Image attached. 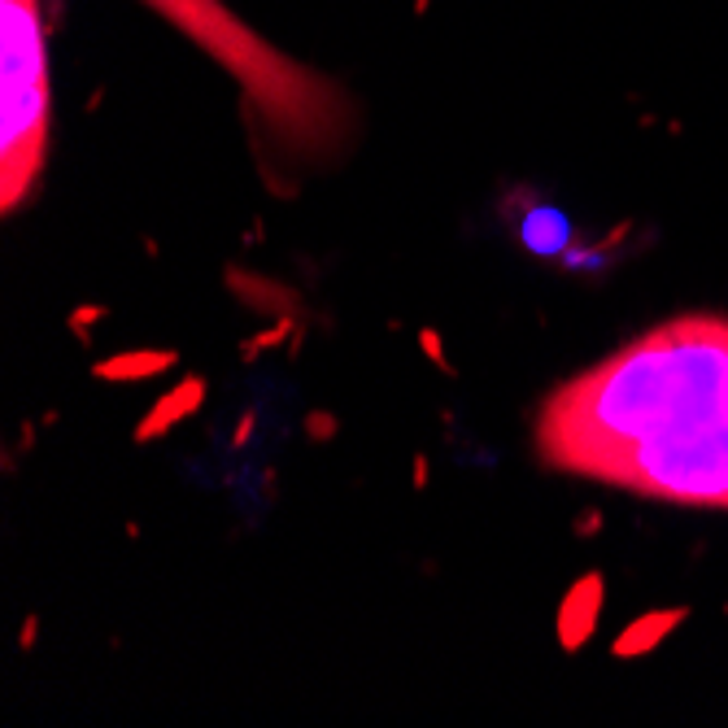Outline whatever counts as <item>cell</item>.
<instances>
[{
    "label": "cell",
    "mask_w": 728,
    "mask_h": 728,
    "mask_svg": "<svg viewBox=\"0 0 728 728\" xmlns=\"http://www.w3.org/2000/svg\"><path fill=\"white\" fill-rule=\"evenodd\" d=\"M179 36H188L244 97L275 153L297 162H331L357 136V110L349 92L258 36L223 0H145Z\"/></svg>",
    "instance_id": "2"
},
{
    "label": "cell",
    "mask_w": 728,
    "mask_h": 728,
    "mask_svg": "<svg viewBox=\"0 0 728 728\" xmlns=\"http://www.w3.org/2000/svg\"><path fill=\"white\" fill-rule=\"evenodd\" d=\"M0 58H5V105H0V205L14 214L49 158V53L40 0H0Z\"/></svg>",
    "instance_id": "3"
},
{
    "label": "cell",
    "mask_w": 728,
    "mask_h": 728,
    "mask_svg": "<svg viewBox=\"0 0 728 728\" xmlns=\"http://www.w3.org/2000/svg\"><path fill=\"white\" fill-rule=\"evenodd\" d=\"M541 463L667 506L728 511V323L671 318L550 393Z\"/></svg>",
    "instance_id": "1"
}]
</instances>
